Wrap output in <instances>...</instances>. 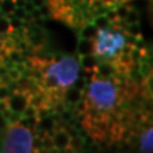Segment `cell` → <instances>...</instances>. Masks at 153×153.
<instances>
[{
    "instance_id": "6da1fadb",
    "label": "cell",
    "mask_w": 153,
    "mask_h": 153,
    "mask_svg": "<svg viewBox=\"0 0 153 153\" xmlns=\"http://www.w3.org/2000/svg\"><path fill=\"white\" fill-rule=\"evenodd\" d=\"M126 78H97L91 75L87 94L82 98L84 114L91 118L116 119V115L125 108Z\"/></svg>"
},
{
    "instance_id": "7a4b0ae2",
    "label": "cell",
    "mask_w": 153,
    "mask_h": 153,
    "mask_svg": "<svg viewBox=\"0 0 153 153\" xmlns=\"http://www.w3.org/2000/svg\"><path fill=\"white\" fill-rule=\"evenodd\" d=\"M33 131L23 123H9L1 135L0 153H33Z\"/></svg>"
},
{
    "instance_id": "3957f363",
    "label": "cell",
    "mask_w": 153,
    "mask_h": 153,
    "mask_svg": "<svg viewBox=\"0 0 153 153\" xmlns=\"http://www.w3.org/2000/svg\"><path fill=\"white\" fill-rule=\"evenodd\" d=\"M7 108L17 115H22L23 111L30 105V94L23 91H13L10 97L6 99Z\"/></svg>"
},
{
    "instance_id": "277c9868",
    "label": "cell",
    "mask_w": 153,
    "mask_h": 153,
    "mask_svg": "<svg viewBox=\"0 0 153 153\" xmlns=\"http://www.w3.org/2000/svg\"><path fill=\"white\" fill-rule=\"evenodd\" d=\"M51 139H53V146L58 149L60 152H64L67 149H70V142H71V135L67 131L64 123H61L53 133H51Z\"/></svg>"
},
{
    "instance_id": "5b68a950",
    "label": "cell",
    "mask_w": 153,
    "mask_h": 153,
    "mask_svg": "<svg viewBox=\"0 0 153 153\" xmlns=\"http://www.w3.org/2000/svg\"><path fill=\"white\" fill-rule=\"evenodd\" d=\"M82 98H84V91L79 89V88H76L74 84L70 85V87H67L64 89V92H62V102L65 105V108L68 109H75V106L79 102H82Z\"/></svg>"
},
{
    "instance_id": "8992f818",
    "label": "cell",
    "mask_w": 153,
    "mask_h": 153,
    "mask_svg": "<svg viewBox=\"0 0 153 153\" xmlns=\"http://www.w3.org/2000/svg\"><path fill=\"white\" fill-rule=\"evenodd\" d=\"M139 152L140 153H152L153 150V129L149 125L143 129L140 139H139Z\"/></svg>"
},
{
    "instance_id": "52a82bcc",
    "label": "cell",
    "mask_w": 153,
    "mask_h": 153,
    "mask_svg": "<svg viewBox=\"0 0 153 153\" xmlns=\"http://www.w3.org/2000/svg\"><path fill=\"white\" fill-rule=\"evenodd\" d=\"M97 62H98V58L92 54H85V55H79V60H78V64L84 71H94V68L97 67Z\"/></svg>"
},
{
    "instance_id": "ba28073f",
    "label": "cell",
    "mask_w": 153,
    "mask_h": 153,
    "mask_svg": "<svg viewBox=\"0 0 153 153\" xmlns=\"http://www.w3.org/2000/svg\"><path fill=\"white\" fill-rule=\"evenodd\" d=\"M11 92H13V91H11V89L7 87V85L0 84V101H6V99L10 97Z\"/></svg>"
}]
</instances>
